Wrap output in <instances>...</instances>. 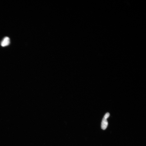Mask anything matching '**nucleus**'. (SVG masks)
Instances as JSON below:
<instances>
[{"instance_id": "1", "label": "nucleus", "mask_w": 146, "mask_h": 146, "mask_svg": "<svg viewBox=\"0 0 146 146\" xmlns=\"http://www.w3.org/2000/svg\"><path fill=\"white\" fill-rule=\"evenodd\" d=\"M10 43V38L8 37H5L1 41V45L2 47H4L8 45Z\"/></svg>"}, {"instance_id": "2", "label": "nucleus", "mask_w": 146, "mask_h": 146, "mask_svg": "<svg viewBox=\"0 0 146 146\" xmlns=\"http://www.w3.org/2000/svg\"><path fill=\"white\" fill-rule=\"evenodd\" d=\"M108 125V122L107 120V118L103 117V119L102 124H101V128L103 130H105Z\"/></svg>"}]
</instances>
